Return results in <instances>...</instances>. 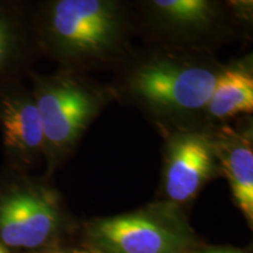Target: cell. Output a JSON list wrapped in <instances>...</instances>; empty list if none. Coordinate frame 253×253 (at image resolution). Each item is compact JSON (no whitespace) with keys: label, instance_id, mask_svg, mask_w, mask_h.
Here are the masks:
<instances>
[{"label":"cell","instance_id":"cell-14","mask_svg":"<svg viewBox=\"0 0 253 253\" xmlns=\"http://www.w3.org/2000/svg\"><path fill=\"white\" fill-rule=\"evenodd\" d=\"M0 253H8L7 250H6L1 244H0Z\"/></svg>","mask_w":253,"mask_h":253},{"label":"cell","instance_id":"cell-12","mask_svg":"<svg viewBox=\"0 0 253 253\" xmlns=\"http://www.w3.org/2000/svg\"><path fill=\"white\" fill-rule=\"evenodd\" d=\"M196 253H244L239 250L231 248H205L197 251Z\"/></svg>","mask_w":253,"mask_h":253},{"label":"cell","instance_id":"cell-1","mask_svg":"<svg viewBox=\"0 0 253 253\" xmlns=\"http://www.w3.org/2000/svg\"><path fill=\"white\" fill-rule=\"evenodd\" d=\"M87 232L102 253H186L194 244L191 229L171 207L101 218Z\"/></svg>","mask_w":253,"mask_h":253},{"label":"cell","instance_id":"cell-5","mask_svg":"<svg viewBox=\"0 0 253 253\" xmlns=\"http://www.w3.org/2000/svg\"><path fill=\"white\" fill-rule=\"evenodd\" d=\"M45 145L62 150L72 145L96 114L97 102L87 88L72 79L42 80L34 93Z\"/></svg>","mask_w":253,"mask_h":253},{"label":"cell","instance_id":"cell-8","mask_svg":"<svg viewBox=\"0 0 253 253\" xmlns=\"http://www.w3.org/2000/svg\"><path fill=\"white\" fill-rule=\"evenodd\" d=\"M224 172L238 208L250 224L253 220V150L249 137H235L221 145Z\"/></svg>","mask_w":253,"mask_h":253},{"label":"cell","instance_id":"cell-6","mask_svg":"<svg viewBox=\"0 0 253 253\" xmlns=\"http://www.w3.org/2000/svg\"><path fill=\"white\" fill-rule=\"evenodd\" d=\"M217 150L207 135L183 132L168 144L164 189L172 203H185L194 198L212 176Z\"/></svg>","mask_w":253,"mask_h":253},{"label":"cell","instance_id":"cell-2","mask_svg":"<svg viewBox=\"0 0 253 253\" xmlns=\"http://www.w3.org/2000/svg\"><path fill=\"white\" fill-rule=\"evenodd\" d=\"M62 225L58 198L39 185H12L0 192V244L36 252L54 242Z\"/></svg>","mask_w":253,"mask_h":253},{"label":"cell","instance_id":"cell-13","mask_svg":"<svg viewBox=\"0 0 253 253\" xmlns=\"http://www.w3.org/2000/svg\"><path fill=\"white\" fill-rule=\"evenodd\" d=\"M73 253H102V252L99 251L97 249L93 248V246H90V248H86V249H82V250H75Z\"/></svg>","mask_w":253,"mask_h":253},{"label":"cell","instance_id":"cell-11","mask_svg":"<svg viewBox=\"0 0 253 253\" xmlns=\"http://www.w3.org/2000/svg\"><path fill=\"white\" fill-rule=\"evenodd\" d=\"M17 46V30L7 15L0 13V72L4 71Z\"/></svg>","mask_w":253,"mask_h":253},{"label":"cell","instance_id":"cell-9","mask_svg":"<svg viewBox=\"0 0 253 253\" xmlns=\"http://www.w3.org/2000/svg\"><path fill=\"white\" fill-rule=\"evenodd\" d=\"M207 108L216 119L232 118L253 110V78L248 69L233 67L221 72Z\"/></svg>","mask_w":253,"mask_h":253},{"label":"cell","instance_id":"cell-3","mask_svg":"<svg viewBox=\"0 0 253 253\" xmlns=\"http://www.w3.org/2000/svg\"><path fill=\"white\" fill-rule=\"evenodd\" d=\"M49 33L69 56L89 58L108 52L118 42L121 15L114 2L59 0L49 13Z\"/></svg>","mask_w":253,"mask_h":253},{"label":"cell","instance_id":"cell-4","mask_svg":"<svg viewBox=\"0 0 253 253\" xmlns=\"http://www.w3.org/2000/svg\"><path fill=\"white\" fill-rule=\"evenodd\" d=\"M218 75L209 68L170 60L142 66L131 89L144 102L166 112H194L208 106Z\"/></svg>","mask_w":253,"mask_h":253},{"label":"cell","instance_id":"cell-7","mask_svg":"<svg viewBox=\"0 0 253 253\" xmlns=\"http://www.w3.org/2000/svg\"><path fill=\"white\" fill-rule=\"evenodd\" d=\"M0 125L9 153L30 158L45 147L42 125L33 97L8 94L0 101Z\"/></svg>","mask_w":253,"mask_h":253},{"label":"cell","instance_id":"cell-15","mask_svg":"<svg viewBox=\"0 0 253 253\" xmlns=\"http://www.w3.org/2000/svg\"><path fill=\"white\" fill-rule=\"evenodd\" d=\"M54 253H60V252H54Z\"/></svg>","mask_w":253,"mask_h":253},{"label":"cell","instance_id":"cell-10","mask_svg":"<svg viewBox=\"0 0 253 253\" xmlns=\"http://www.w3.org/2000/svg\"><path fill=\"white\" fill-rule=\"evenodd\" d=\"M153 7L167 23L181 28H201L212 20L213 6L207 0H156Z\"/></svg>","mask_w":253,"mask_h":253}]
</instances>
